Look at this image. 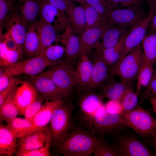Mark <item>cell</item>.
Returning <instances> with one entry per match:
<instances>
[{"label": "cell", "mask_w": 156, "mask_h": 156, "mask_svg": "<svg viewBox=\"0 0 156 156\" xmlns=\"http://www.w3.org/2000/svg\"><path fill=\"white\" fill-rule=\"evenodd\" d=\"M125 127L126 122L120 115L109 113L107 111L102 116L95 117L92 121L91 132L100 135L115 133Z\"/></svg>", "instance_id": "cell-10"}, {"label": "cell", "mask_w": 156, "mask_h": 156, "mask_svg": "<svg viewBox=\"0 0 156 156\" xmlns=\"http://www.w3.org/2000/svg\"><path fill=\"white\" fill-rule=\"evenodd\" d=\"M17 138L6 126L0 125V155L12 156L16 154Z\"/></svg>", "instance_id": "cell-26"}, {"label": "cell", "mask_w": 156, "mask_h": 156, "mask_svg": "<svg viewBox=\"0 0 156 156\" xmlns=\"http://www.w3.org/2000/svg\"><path fill=\"white\" fill-rule=\"evenodd\" d=\"M63 101V99L45 101L32 121L33 126V133L49 130L46 128L47 125L50 122L56 108Z\"/></svg>", "instance_id": "cell-16"}, {"label": "cell", "mask_w": 156, "mask_h": 156, "mask_svg": "<svg viewBox=\"0 0 156 156\" xmlns=\"http://www.w3.org/2000/svg\"><path fill=\"white\" fill-rule=\"evenodd\" d=\"M141 44L144 58L154 63L156 61V31L146 34Z\"/></svg>", "instance_id": "cell-32"}, {"label": "cell", "mask_w": 156, "mask_h": 156, "mask_svg": "<svg viewBox=\"0 0 156 156\" xmlns=\"http://www.w3.org/2000/svg\"><path fill=\"white\" fill-rule=\"evenodd\" d=\"M44 101V99L38 95L26 108L24 114L25 118L32 122L35 116L40 109Z\"/></svg>", "instance_id": "cell-40"}, {"label": "cell", "mask_w": 156, "mask_h": 156, "mask_svg": "<svg viewBox=\"0 0 156 156\" xmlns=\"http://www.w3.org/2000/svg\"><path fill=\"white\" fill-rule=\"evenodd\" d=\"M146 95L156 97V71H154L151 79L146 88Z\"/></svg>", "instance_id": "cell-49"}, {"label": "cell", "mask_w": 156, "mask_h": 156, "mask_svg": "<svg viewBox=\"0 0 156 156\" xmlns=\"http://www.w3.org/2000/svg\"><path fill=\"white\" fill-rule=\"evenodd\" d=\"M86 3L94 8L102 16H104L108 8L106 0H84Z\"/></svg>", "instance_id": "cell-45"}, {"label": "cell", "mask_w": 156, "mask_h": 156, "mask_svg": "<svg viewBox=\"0 0 156 156\" xmlns=\"http://www.w3.org/2000/svg\"><path fill=\"white\" fill-rule=\"evenodd\" d=\"M103 98L95 93L87 92L80 97L78 103L81 113V117L84 124L91 131L92 124L95 112L103 102Z\"/></svg>", "instance_id": "cell-12"}, {"label": "cell", "mask_w": 156, "mask_h": 156, "mask_svg": "<svg viewBox=\"0 0 156 156\" xmlns=\"http://www.w3.org/2000/svg\"><path fill=\"white\" fill-rule=\"evenodd\" d=\"M51 65V63L43 54H41L2 68L5 73L12 77L22 74L33 76L40 74L47 67Z\"/></svg>", "instance_id": "cell-7"}, {"label": "cell", "mask_w": 156, "mask_h": 156, "mask_svg": "<svg viewBox=\"0 0 156 156\" xmlns=\"http://www.w3.org/2000/svg\"><path fill=\"white\" fill-rule=\"evenodd\" d=\"M80 128L73 129L65 138L57 144L59 153L65 156H89L94 153L99 138Z\"/></svg>", "instance_id": "cell-1"}, {"label": "cell", "mask_w": 156, "mask_h": 156, "mask_svg": "<svg viewBox=\"0 0 156 156\" xmlns=\"http://www.w3.org/2000/svg\"><path fill=\"white\" fill-rule=\"evenodd\" d=\"M105 23L85 30L80 36L81 55L89 54L93 48H97L100 43L102 35L108 26Z\"/></svg>", "instance_id": "cell-15"}, {"label": "cell", "mask_w": 156, "mask_h": 156, "mask_svg": "<svg viewBox=\"0 0 156 156\" xmlns=\"http://www.w3.org/2000/svg\"><path fill=\"white\" fill-rule=\"evenodd\" d=\"M50 144L42 148L25 151L18 150L16 155L17 156H50Z\"/></svg>", "instance_id": "cell-42"}, {"label": "cell", "mask_w": 156, "mask_h": 156, "mask_svg": "<svg viewBox=\"0 0 156 156\" xmlns=\"http://www.w3.org/2000/svg\"><path fill=\"white\" fill-rule=\"evenodd\" d=\"M14 8L26 26L37 22L40 16L39 0H18Z\"/></svg>", "instance_id": "cell-14"}, {"label": "cell", "mask_w": 156, "mask_h": 156, "mask_svg": "<svg viewBox=\"0 0 156 156\" xmlns=\"http://www.w3.org/2000/svg\"><path fill=\"white\" fill-rule=\"evenodd\" d=\"M118 156H151L153 153L133 135L120 136L114 146Z\"/></svg>", "instance_id": "cell-9"}, {"label": "cell", "mask_w": 156, "mask_h": 156, "mask_svg": "<svg viewBox=\"0 0 156 156\" xmlns=\"http://www.w3.org/2000/svg\"><path fill=\"white\" fill-rule=\"evenodd\" d=\"M0 41L4 43L8 50H16L19 52L18 45L8 31L3 35H0Z\"/></svg>", "instance_id": "cell-47"}, {"label": "cell", "mask_w": 156, "mask_h": 156, "mask_svg": "<svg viewBox=\"0 0 156 156\" xmlns=\"http://www.w3.org/2000/svg\"><path fill=\"white\" fill-rule=\"evenodd\" d=\"M108 8L115 9L124 8L132 6L142 8L143 0H106Z\"/></svg>", "instance_id": "cell-41"}, {"label": "cell", "mask_w": 156, "mask_h": 156, "mask_svg": "<svg viewBox=\"0 0 156 156\" xmlns=\"http://www.w3.org/2000/svg\"><path fill=\"white\" fill-rule=\"evenodd\" d=\"M40 40L35 23L29 26L23 47V53L27 58L40 55Z\"/></svg>", "instance_id": "cell-25"}, {"label": "cell", "mask_w": 156, "mask_h": 156, "mask_svg": "<svg viewBox=\"0 0 156 156\" xmlns=\"http://www.w3.org/2000/svg\"><path fill=\"white\" fill-rule=\"evenodd\" d=\"M155 10L154 8H150L146 17L131 27L125 38L120 59L115 66L118 64L129 51L141 44L146 35L147 29Z\"/></svg>", "instance_id": "cell-8"}, {"label": "cell", "mask_w": 156, "mask_h": 156, "mask_svg": "<svg viewBox=\"0 0 156 156\" xmlns=\"http://www.w3.org/2000/svg\"><path fill=\"white\" fill-rule=\"evenodd\" d=\"M66 31L62 37V41L65 45V60L71 63L81 56V42L80 36L73 34L71 27L68 25Z\"/></svg>", "instance_id": "cell-20"}, {"label": "cell", "mask_w": 156, "mask_h": 156, "mask_svg": "<svg viewBox=\"0 0 156 156\" xmlns=\"http://www.w3.org/2000/svg\"><path fill=\"white\" fill-rule=\"evenodd\" d=\"M35 24L40 38V55L42 54L46 48L57 40V30L40 16L39 20Z\"/></svg>", "instance_id": "cell-22"}, {"label": "cell", "mask_w": 156, "mask_h": 156, "mask_svg": "<svg viewBox=\"0 0 156 156\" xmlns=\"http://www.w3.org/2000/svg\"><path fill=\"white\" fill-rule=\"evenodd\" d=\"M151 136L153 137V139H156V130L153 133Z\"/></svg>", "instance_id": "cell-56"}, {"label": "cell", "mask_w": 156, "mask_h": 156, "mask_svg": "<svg viewBox=\"0 0 156 156\" xmlns=\"http://www.w3.org/2000/svg\"><path fill=\"white\" fill-rule=\"evenodd\" d=\"M14 5L16 2V0H10Z\"/></svg>", "instance_id": "cell-57"}, {"label": "cell", "mask_w": 156, "mask_h": 156, "mask_svg": "<svg viewBox=\"0 0 156 156\" xmlns=\"http://www.w3.org/2000/svg\"><path fill=\"white\" fill-rule=\"evenodd\" d=\"M39 1L41 17L57 30L66 28L69 22L65 13L57 8L46 0Z\"/></svg>", "instance_id": "cell-13"}, {"label": "cell", "mask_w": 156, "mask_h": 156, "mask_svg": "<svg viewBox=\"0 0 156 156\" xmlns=\"http://www.w3.org/2000/svg\"><path fill=\"white\" fill-rule=\"evenodd\" d=\"M74 71L71 63L65 60L44 73L53 80L66 98L70 95L74 87L78 85Z\"/></svg>", "instance_id": "cell-5"}, {"label": "cell", "mask_w": 156, "mask_h": 156, "mask_svg": "<svg viewBox=\"0 0 156 156\" xmlns=\"http://www.w3.org/2000/svg\"><path fill=\"white\" fill-rule=\"evenodd\" d=\"M148 29L149 33L156 31V9L151 19Z\"/></svg>", "instance_id": "cell-51"}, {"label": "cell", "mask_w": 156, "mask_h": 156, "mask_svg": "<svg viewBox=\"0 0 156 156\" xmlns=\"http://www.w3.org/2000/svg\"><path fill=\"white\" fill-rule=\"evenodd\" d=\"M19 139L18 144L32 143L42 140L51 142L52 140L51 131L49 130L37 131L28 136Z\"/></svg>", "instance_id": "cell-39"}, {"label": "cell", "mask_w": 156, "mask_h": 156, "mask_svg": "<svg viewBox=\"0 0 156 156\" xmlns=\"http://www.w3.org/2000/svg\"><path fill=\"white\" fill-rule=\"evenodd\" d=\"M16 88L11 93L0 106L1 121H5L8 122L16 118L19 114L18 109L14 98Z\"/></svg>", "instance_id": "cell-30"}, {"label": "cell", "mask_w": 156, "mask_h": 156, "mask_svg": "<svg viewBox=\"0 0 156 156\" xmlns=\"http://www.w3.org/2000/svg\"><path fill=\"white\" fill-rule=\"evenodd\" d=\"M105 105L106 111L109 113L120 115L124 111L119 101L109 100Z\"/></svg>", "instance_id": "cell-44"}, {"label": "cell", "mask_w": 156, "mask_h": 156, "mask_svg": "<svg viewBox=\"0 0 156 156\" xmlns=\"http://www.w3.org/2000/svg\"><path fill=\"white\" fill-rule=\"evenodd\" d=\"M95 156H118L114 146L101 138H98L94 149Z\"/></svg>", "instance_id": "cell-37"}, {"label": "cell", "mask_w": 156, "mask_h": 156, "mask_svg": "<svg viewBox=\"0 0 156 156\" xmlns=\"http://www.w3.org/2000/svg\"><path fill=\"white\" fill-rule=\"evenodd\" d=\"M69 23L74 34H81L85 30L86 23L85 11L82 5L77 6L72 0H68L66 12Z\"/></svg>", "instance_id": "cell-21"}, {"label": "cell", "mask_w": 156, "mask_h": 156, "mask_svg": "<svg viewBox=\"0 0 156 156\" xmlns=\"http://www.w3.org/2000/svg\"><path fill=\"white\" fill-rule=\"evenodd\" d=\"M38 95V92L30 83L23 81L16 89L14 100L18 108L19 115H24L26 107Z\"/></svg>", "instance_id": "cell-18"}, {"label": "cell", "mask_w": 156, "mask_h": 156, "mask_svg": "<svg viewBox=\"0 0 156 156\" xmlns=\"http://www.w3.org/2000/svg\"><path fill=\"white\" fill-rule=\"evenodd\" d=\"M94 54L91 79L86 92L96 88L103 83L107 79L109 71L108 66L100 55Z\"/></svg>", "instance_id": "cell-23"}, {"label": "cell", "mask_w": 156, "mask_h": 156, "mask_svg": "<svg viewBox=\"0 0 156 156\" xmlns=\"http://www.w3.org/2000/svg\"><path fill=\"white\" fill-rule=\"evenodd\" d=\"M146 97L152 105L153 112L156 114V97L151 95L147 96Z\"/></svg>", "instance_id": "cell-52"}, {"label": "cell", "mask_w": 156, "mask_h": 156, "mask_svg": "<svg viewBox=\"0 0 156 156\" xmlns=\"http://www.w3.org/2000/svg\"><path fill=\"white\" fill-rule=\"evenodd\" d=\"M53 6L65 13L68 7V0H46Z\"/></svg>", "instance_id": "cell-50"}, {"label": "cell", "mask_w": 156, "mask_h": 156, "mask_svg": "<svg viewBox=\"0 0 156 156\" xmlns=\"http://www.w3.org/2000/svg\"><path fill=\"white\" fill-rule=\"evenodd\" d=\"M7 123L6 127L17 138L20 139L33 133L32 122L25 118L16 117Z\"/></svg>", "instance_id": "cell-28"}, {"label": "cell", "mask_w": 156, "mask_h": 156, "mask_svg": "<svg viewBox=\"0 0 156 156\" xmlns=\"http://www.w3.org/2000/svg\"><path fill=\"white\" fill-rule=\"evenodd\" d=\"M23 81L13 77L12 78L8 86L0 92V106L11 93L18 87L17 86Z\"/></svg>", "instance_id": "cell-43"}, {"label": "cell", "mask_w": 156, "mask_h": 156, "mask_svg": "<svg viewBox=\"0 0 156 156\" xmlns=\"http://www.w3.org/2000/svg\"><path fill=\"white\" fill-rule=\"evenodd\" d=\"M147 15L142 8L132 6L124 8H107L104 17L106 23L131 27Z\"/></svg>", "instance_id": "cell-6"}, {"label": "cell", "mask_w": 156, "mask_h": 156, "mask_svg": "<svg viewBox=\"0 0 156 156\" xmlns=\"http://www.w3.org/2000/svg\"><path fill=\"white\" fill-rule=\"evenodd\" d=\"M65 47L62 46L51 44L46 48L42 54L51 65H55L62 61L61 60L65 55Z\"/></svg>", "instance_id": "cell-35"}, {"label": "cell", "mask_w": 156, "mask_h": 156, "mask_svg": "<svg viewBox=\"0 0 156 156\" xmlns=\"http://www.w3.org/2000/svg\"><path fill=\"white\" fill-rule=\"evenodd\" d=\"M138 96L131 87L125 91L120 101L124 111L131 110L137 107L138 102Z\"/></svg>", "instance_id": "cell-38"}, {"label": "cell", "mask_w": 156, "mask_h": 156, "mask_svg": "<svg viewBox=\"0 0 156 156\" xmlns=\"http://www.w3.org/2000/svg\"><path fill=\"white\" fill-rule=\"evenodd\" d=\"M93 64L86 54L79 58L76 69L75 71L77 85L86 92L90 82Z\"/></svg>", "instance_id": "cell-24"}, {"label": "cell", "mask_w": 156, "mask_h": 156, "mask_svg": "<svg viewBox=\"0 0 156 156\" xmlns=\"http://www.w3.org/2000/svg\"><path fill=\"white\" fill-rule=\"evenodd\" d=\"M127 27L108 24L102 37L101 42L94 52L113 47L129 32Z\"/></svg>", "instance_id": "cell-17"}, {"label": "cell", "mask_w": 156, "mask_h": 156, "mask_svg": "<svg viewBox=\"0 0 156 156\" xmlns=\"http://www.w3.org/2000/svg\"><path fill=\"white\" fill-rule=\"evenodd\" d=\"M51 142L40 141L35 142L17 144L19 150L28 151L44 147L51 143Z\"/></svg>", "instance_id": "cell-46"}, {"label": "cell", "mask_w": 156, "mask_h": 156, "mask_svg": "<svg viewBox=\"0 0 156 156\" xmlns=\"http://www.w3.org/2000/svg\"><path fill=\"white\" fill-rule=\"evenodd\" d=\"M31 77L30 83L45 101H56L66 98L60 89L44 73Z\"/></svg>", "instance_id": "cell-11"}, {"label": "cell", "mask_w": 156, "mask_h": 156, "mask_svg": "<svg viewBox=\"0 0 156 156\" xmlns=\"http://www.w3.org/2000/svg\"><path fill=\"white\" fill-rule=\"evenodd\" d=\"M127 34L114 46L105 49L99 52H94V54L99 55L108 66H114L118 62L120 59L123 49L124 41Z\"/></svg>", "instance_id": "cell-29"}, {"label": "cell", "mask_w": 156, "mask_h": 156, "mask_svg": "<svg viewBox=\"0 0 156 156\" xmlns=\"http://www.w3.org/2000/svg\"><path fill=\"white\" fill-rule=\"evenodd\" d=\"M27 27L14 7L6 29L17 44L19 51L22 54L23 53Z\"/></svg>", "instance_id": "cell-19"}, {"label": "cell", "mask_w": 156, "mask_h": 156, "mask_svg": "<svg viewBox=\"0 0 156 156\" xmlns=\"http://www.w3.org/2000/svg\"><path fill=\"white\" fill-rule=\"evenodd\" d=\"M111 78L107 85L104 87L101 95L103 98L109 100H118L120 101L121 99L125 92L131 87L130 83H127L122 81L118 82L115 81Z\"/></svg>", "instance_id": "cell-27"}, {"label": "cell", "mask_w": 156, "mask_h": 156, "mask_svg": "<svg viewBox=\"0 0 156 156\" xmlns=\"http://www.w3.org/2000/svg\"><path fill=\"white\" fill-rule=\"evenodd\" d=\"M150 8L156 9V0H147Z\"/></svg>", "instance_id": "cell-54"}, {"label": "cell", "mask_w": 156, "mask_h": 156, "mask_svg": "<svg viewBox=\"0 0 156 156\" xmlns=\"http://www.w3.org/2000/svg\"><path fill=\"white\" fill-rule=\"evenodd\" d=\"M84 8L86 23V30L105 23L104 16L94 8L87 4L81 5Z\"/></svg>", "instance_id": "cell-33"}, {"label": "cell", "mask_w": 156, "mask_h": 156, "mask_svg": "<svg viewBox=\"0 0 156 156\" xmlns=\"http://www.w3.org/2000/svg\"><path fill=\"white\" fill-rule=\"evenodd\" d=\"M154 63L144 58L142 66L137 75L135 92L138 95L141 90L146 88L149 83L153 73Z\"/></svg>", "instance_id": "cell-31"}, {"label": "cell", "mask_w": 156, "mask_h": 156, "mask_svg": "<svg viewBox=\"0 0 156 156\" xmlns=\"http://www.w3.org/2000/svg\"><path fill=\"white\" fill-rule=\"evenodd\" d=\"M14 5L10 0H0V33L7 28Z\"/></svg>", "instance_id": "cell-36"}, {"label": "cell", "mask_w": 156, "mask_h": 156, "mask_svg": "<svg viewBox=\"0 0 156 156\" xmlns=\"http://www.w3.org/2000/svg\"><path fill=\"white\" fill-rule=\"evenodd\" d=\"M0 92L4 90L9 85L12 77L5 73L1 68L0 70Z\"/></svg>", "instance_id": "cell-48"}, {"label": "cell", "mask_w": 156, "mask_h": 156, "mask_svg": "<svg viewBox=\"0 0 156 156\" xmlns=\"http://www.w3.org/2000/svg\"><path fill=\"white\" fill-rule=\"evenodd\" d=\"M73 108V104L64 101L54 112L50 122V131L52 140L56 144L64 140L72 130Z\"/></svg>", "instance_id": "cell-2"}, {"label": "cell", "mask_w": 156, "mask_h": 156, "mask_svg": "<svg viewBox=\"0 0 156 156\" xmlns=\"http://www.w3.org/2000/svg\"><path fill=\"white\" fill-rule=\"evenodd\" d=\"M144 61L141 44L129 52L117 65L109 70L118 76L121 81L130 83L137 78Z\"/></svg>", "instance_id": "cell-3"}, {"label": "cell", "mask_w": 156, "mask_h": 156, "mask_svg": "<svg viewBox=\"0 0 156 156\" xmlns=\"http://www.w3.org/2000/svg\"><path fill=\"white\" fill-rule=\"evenodd\" d=\"M130 127L142 137L152 135L156 130V120L148 111L139 105L120 115Z\"/></svg>", "instance_id": "cell-4"}, {"label": "cell", "mask_w": 156, "mask_h": 156, "mask_svg": "<svg viewBox=\"0 0 156 156\" xmlns=\"http://www.w3.org/2000/svg\"><path fill=\"white\" fill-rule=\"evenodd\" d=\"M74 1L81 4H86L84 0H72Z\"/></svg>", "instance_id": "cell-55"}, {"label": "cell", "mask_w": 156, "mask_h": 156, "mask_svg": "<svg viewBox=\"0 0 156 156\" xmlns=\"http://www.w3.org/2000/svg\"><path fill=\"white\" fill-rule=\"evenodd\" d=\"M145 142L152 147L156 151V139H153L150 140L145 141Z\"/></svg>", "instance_id": "cell-53"}, {"label": "cell", "mask_w": 156, "mask_h": 156, "mask_svg": "<svg viewBox=\"0 0 156 156\" xmlns=\"http://www.w3.org/2000/svg\"><path fill=\"white\" fill-rule=\"evenodd\" d=\"M0 65L1 67L12 65L17 62L22 54L18 51L9 50L0 41Z\"/></svg>", "instance_id": "cell-34"}]
</instances>
